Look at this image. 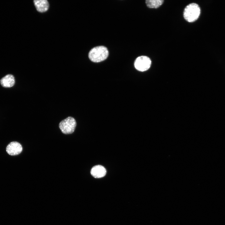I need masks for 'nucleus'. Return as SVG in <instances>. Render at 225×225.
<instances>
[{
  "instance_id": "nucleus-2",
  "label": "nucleus",
  "mask_w": 225,
  "mask_h": 225,
  "mask_svg": "<svg viewBox=\"0 0 225 225\" xmlns=\"http://www.w3.org/2000/svg\"><path fill=\"white\" fill-rule=\"evenodd\" d=\"M200 14V9L198 5L194 3H190L185 7L183 12L184 19L189 22L196 20Z\"/></svg>"
},
{
  "instance_id": "nucleus-3",
  "label": "nucleus",
  "mask_w": 225,
  "mask_h": 225,
  "mask_svg": "<svg viewBox=\"0 0 225 225\" xmlns=\"http://www.w3.org/2000/svg\"><path fill=\"white\" fill-rule=\"evenodd\" d=\"M76 125V122L74 118L69 117L60 122L59 127L63 133L69 134L74 132Z\"/></svg>"
},
{
  "instance_id": "nucleus-9",
  "label": "nucleus",
  "mask_w": 225,
  "mask_h": 225,
  "mask_svg": "<svg viewBox=\"0 0 225 225\" xmlns=\"http://www.w3.org/2000/svg\"><path fill=\"white\" fill-rule=\"evenodd\" d=\"M163 1V0H147L146 3L148 8H156L161 5Z\"/></svg>"
},
{
  "instance_id": "nucleus-8",
  "label": "nucleus",
  "mask_w": 225,
  "mask_h": 225,
  "mask_svg": "<svg viewBox=\"0 0 225 225\" xmlns=\"http://www.w3.org/2000/svg\"><path fill=\"white\" fill-rule=\"evenodd\" d=\"M15 82L14 76L11 74H8L2 78L0 80L1 85L5 88H10L13 86Z\"/></svg>"
},
{
  "instance_id": "nucleus-6",
  "label": "nucleus",
  "mask_w": 225,
  "mask_h": 225,
  "mask_svg": "<svg viewBox=\"0 0 225 225\" xmlns=\"http://www.w3.org/2000/svg\"><path fill=\"white\" fill-rule=\"evenodd\" d=\"M90 172L93 177L95 178H100L104 177L106 175V170L103 166L97 165L92 168Z\"/></svg>"
},
{
  "instance_id": "nucleus-4",
  "label": "nucleus",
  "mask_w": 225,
  "mask_h": 225,
  "mask_svg": "<svg viewBox=\"0 0 225 225\" xmlns=\"http://www.w3.org/2000/svg\"><path fill=\"white\" fill-rule=\"evenodd\" d=\"M151 61L148 57L142 56L138 57L135 60L134 65L136 69L141 72L148 70L150 67Z\"/></svg>"
},
{
  "instance_id": "nucleus-5",
  "label": "nucleus",
  "mask_w": 225,
  "mask_h": 225,
  "mask_svg": "<svg viewBox=\"0 0 225 225\" xmlns=\"http://www.w3.org/2000/svg\"><path fill=\"white\" fill-rule=\"evenodd\" d=\"M22 148L21 145L18 142H10L7 147V152L11 155H16L19 154L22 152Z\"/></svg>"
},
{
  "instance_id": "nucleus-7",
  "label": "nucleus",
  "mask_w": 225,
  "mask_h": 225,
  "mask_svg": "<svg viewBox=\"0 0 225 225\" xmlns=\"http://www.w3.org/2000/svg\"><path fill=\"white\" fill-rule=\"evenodd\" d=\"M37 10L40 12H44L48 10L49 4L47 0H35L33 1Z\"/></svg>"
},
{
  "instance_id": "nucleus-1",
  "label": "nucleus",
  "mask_w": 225,
  "mask_h": 225,
  "mask_svg": "<svg viewBox=\"0 0 225 225\" xmlns=\"http://www.w3.org/2000/svg\"><path fill=\"white\" fill-rule=\"evenodd\" d=\"M108 55L107 48L104 46H98L91 49L88 53L89 59L92 62H98L107 58Z\"/></svg>"
}]
</instances>
